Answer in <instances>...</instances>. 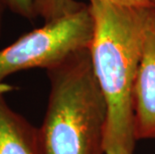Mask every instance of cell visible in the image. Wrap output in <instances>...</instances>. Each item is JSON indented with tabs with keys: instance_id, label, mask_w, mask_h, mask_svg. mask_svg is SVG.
<instances>
[{
	"instance_id": "obj_6",
	"label": "cell",
	"mask_w": 155,
	"mask_h": 154,
	"mask_svg": "<svg viewBox=\"0 0 155 154\" xmlns=\"http://www.w3.org/2000/svg\"><path fill=\"white\" fill-rule=\"evenodd\" d=\"M84 5L74 0H34L37 17H41L45 22L73 13Z\"/></svg>"
},
{
	"instance_id": "obj_7",
	"label": "cell",
	"mask_w": 155,
	"mask_h": 154,
	"mask_svg": "<svg viewBox=\"0 0 155 154\" xmlns=\"http://www.w3.org/2000/svg\"><path fill=\"white\" fill-rule=\"evenodd\" d=\"M4 2L7 9L16 15L27 20H34L37 18L34 8V0H4Z\"/></svg>"
},
{
	"instance_id": "obj_8",
	"label": "cell",
	"mask_w": 155,
	"mask_h": 154,
	"mask_svg": "<svg viewBox=\"0 0 155 154\" xmlns=\"http://www.w3.org/2000/svg\"><path fill=\"white\" fill-rule=\"evenodd\" d=\"M89 1L103 2L115 6H119V7L133 9H148L154 7L152 0H89Z\"/></svg>"
},
{
	"instance_id": "obj_9",
	"label": "cell",
	"mask_w": 155,
	"mask_h": 154,
	"mask_svg": "<svg viewBox=\"0 0 155 154\" xmlns=\"http://www.w3.org/2000/svg\"><path fill=\"white\" fill-rule=\"evenodd\" d=\"M5 9H7L5 5L4 0H0V38L2 35V26H3V14H4Z\"/></svg>"
},
{
	"instance_id": "obj_2",
	"label": "cell",
	"mask_w": 155,
	"mask_h": 154,
	"mask_svg": "<svg viewBox=\"0 0 155 154\" xmlns=\"http://www.w3.org/2000/svg\"><path fill=\"white\" fill-rule=\"evenodd\" d=\"M50 91L38 128L41 154H104L107 109L89 48L47 70Z\"/></svg>"
},
{
	"instance_id": "obj_1",
	"label": "cell",
	"mask_w": 155,
	"mask_h": 154,
	"mask_svg": "<svg viewBox=\"0 0 155 154\" xmlns=\"http://www.w3.org/2000/svg\"><path fill=\"white\" fill-rule=\"evenodd\" d=\"M92 66L107 109L104 154H134V89L148 9L93 1Z\"/></svg>"
},
{
	"instance_id": "obj_5",
	"label": "cell",
	"mask_w": 155,
	"mask_h": 154,
	"mask_svg": "<svg viewBox=\"0 0 155 154\" xmlns=\"http://www.w3.org/2000/svg\"><path fill=\"white\" fill-rule=\"evenodd\" d=\"M12 86L0 84V154H41L38 128L8 105Z\"/></svg>"
},
{
	"instance_id": "obj_10",
	"label": "cell",
	"mask_w": 155,
	"mask_h": 154,
	"mask_svg": "<svg viewBox=\"0 0 155 154\" xmlns=\"http://www.w3.org/2000/svg\"><path fill=\"white\" fill-rule=\"evenodd\" d=\"M153 1V4H154V7H155V0H152Z\"/></svg>"
},
{
	"instance_id": "obj_4",
	"label": "cell",
	"mask_w": 155,
	"mask_h": 154,
	"mask_svg": "<svg viewBox=\"0 0 155 154\" xmlns=\"http://www.w3.org/2000/svg\"><path fill=\"white\" fill-rule=\"evenodd\" d=\"M137 139L155 138V7L148 9L141 59L134 89Z\"/></svg>"
},
{
	"instance_id": "obj_3",
	"label": "cell",
	"mask_w": 155,
	"mask_h": 154,
	"mask_svg": "<svg viewBox=\"0 0 155 154\" xmlns=\"http://www.w3.org/2000/svg\"><path fill=\"white\" fill-rule=\"evenodd\" d=\"M94 21L89 5L45 22L0 50V84L16 72L60 64L71 54L89 48Z\"/></svg>"
}]
</instances>
